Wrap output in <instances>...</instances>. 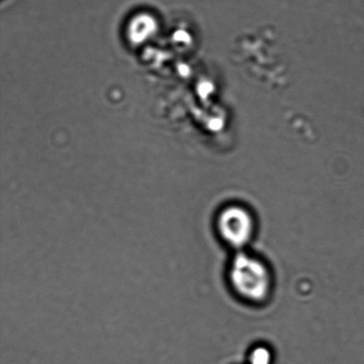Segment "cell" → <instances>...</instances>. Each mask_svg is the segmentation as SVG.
<instances>
[{
  "label": "cell",
  "instance_id": "7a4b0ae2",
  "mask_svg": "<svg viewBox=\"0 0 364 364\" xmlns=\"http://www.w3.org/2000/svg\"><path fill=\"white\" fill-rule=\"evenodd\" d=\"M215 228L221 241L235 250L242 251L251 244L256 232V221L247 207L230 205L217 214Z\"/></svg>",
  "mask_w": 364,
  "mask_h": 364
},
{
  "label": "cell",
  "instance_id": "3957f363",
  "mask_svg": "<svg viewBox=\"0 0 364 364\" xmlns=\"http://www.w3.org/2000/svg\"><path fill=\"white\" fill-rule=\"evenodd\" d=\"M248 362L249 364H271L272 353L265 346H257L250 352Z\"/></svg>",
  "mask_w": 364,
  "mask_h": 364
},
{
  "label": "cell",
  "instance_id": "6da1fadb",
  "mask_svg": "<svg viewBox=\"0 0 364 364\" xmlns=\"http://www.w3.org/2000/svg\"><path fill=\"white\" fill-rule=\"evenodd\" d=\"M228 279L234 294L251 304H262L272 292L273 277L269 266L245 250L237 252L232 259Z\"/></svg>",
  "mask_w": 364,
  "mask_h": 364
}]
</instances>
